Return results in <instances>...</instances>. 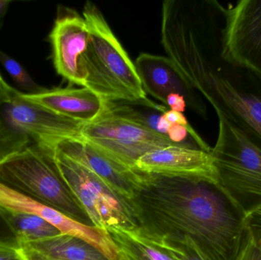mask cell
<instances>
[{"instance_id":"6da1fadb","label":"cell","mask_w":261,"mask_h":260,"mask_svg":"<svg viewBox=\"0 0 261 260\" xmlns=\"http://www.w3.org/2000/svg\"><path fill=\"white\" fill-rule=\"evenodd\" d=\"M222 4L216 0H166L161 43L186 80L216 113L261 137V78L222 55Z\"/></svg>"},{"instance_id":"7a4b0ae2","label":"cell","mask_w":261,"mask_h":260,"mask_svg":"<svg viewBox=\"0 0 261 260\" xmlns=\"http://www.w3.org/2000/svg\"><path fill=\"white\" fill-rule=\"evenodd\" d=\"M141 174L128 201L137 227L150 235L193 238L213 260H234L246 234L245 217L219 186Z\"/></svg>"},{"instance_id":"3957f363","label":"cell","mask_w":261,"mask_h":260,"mask_svg":"<svg viewBox=\"0 0 261 260\" xmlns=\"http://www.w3.org/2000/svg\"><path fill=\"white\" fill-rule=\"evenodd\" d=\"M83 17L89 32L83 58L84 86L105 102L147 100L135 63L113 33L99 8L87 1Z\"/></svg>"},{"instance_id":"277c9868","label":"cell","mask_w":261,"mask_h":260,"mask_svg":"<svg viewBox=\"0 0 261 260\" xmlns=\"http://www.w3.org/2000/svg\"><path fill=\"white\" fill-rule=\"evenodd\" d=\"M219 133L212 157L221 190L246 216L261 207V137L216 113Z\"/></svg>"},{"instance_id":"5b68a950","label":"cell","mask_w":261,"mask_h":260,"mask_svg":"<svg viewBox=\"0 0 261 260\" xmlns=\"http://www.w3.org/2000/svg\"><path fill=\"white\" fill-rule=\"evenodd\" d=\"M54 151L31 143L0 163V183L82 224L92 225L60 174Z\"/></svg>"},{"instance_id":"8992f818","label":"cell","mask_w":261,"mask_h":260,"mask_svg":"<svg viewBox=\"0 0 261 260\" xmlns=\"http://www.w3.org/2000/svg\"><path fill=\"white\" fill-rule=\"evenodd\" d=\"M80 138L134 171L135 163L144 154L167 147L181 146L163 134L105 109L97 119L84 124Z\"/></svg>"},{"instance_id":"52a82bcc","label":"cell","mask_w":261,"mask_h":260,"mask_svg":"<svg viewBox=\"0 0 261 260\" xmlns=\"http://www.w3.org/2000/svg\"><path fill=\"white\" fill-rule=\"evenodd\" d=\"M54 160L92 225L104 230L137 227L128 203L113 193L91 171L57 149L54 151Z\"/></svg>"},{"instance_id":"ba28073f","label":"cell","mask_w":261,"mask_h":260,"mask_svg":"<svg viewBox=\"0 0 261 260\" xmlns=\"http://www.w3.org/2000/svg\"><path fill=\"white\" fill-rule=\"evenodd\" d=\"M222 55L261 78V0L222 5Z\"/></svg>"},{"instance_id":"9c48e42d","label":"cell","mask_w":261,"mask_h":260,"mask_svg":"<svg viewBox=\"0 0 261 260\" xmlns=\"http://www.w3.org/2000/svg\"><path fill=\"white\" fill-rule=\"evenodd\" d=\"M15 97L0 106V115L14 129L29 137L32 143L55 150L63 140L80 138L84 124L51 110Z\"/></svg>"},{"instance_id":"30bf717a","label":"cell","mask_w":261,"mask_h":260,"mask_svg":"<svg viewBox=\"0 0 261 260\" xmlns=\"http://www.w3.org/2000/svg\"><path fill=\"white\" fill-rule=\"evenodd\" d=\"M88 39L84 17L74 9L59 6L49 40L57 73L71 84L83 86L85 84L83 58Z\"/></svg>"},{"instance_id":"8fae6325","label":"cell","mask_w":261,"mask_h":260,"mask_svg":"<svg viewBox=\"0 0 261 260\" xmlns=\"http://www.w3.org/2000/svg\"><path fill=\"white\" fill-rule=\"evenodd\" d=\"M135 171L145 175L205 182L219 186L210 153L182 146H170L144 154Z\"/></svg>"},{"instance_id":"7c38bea8","label":"cell","mask_w":261,"mask_h":260,"mask_svg":"<svg viewBox=\"0 0 261 260\" xmlns=\"http://www.w3.org/2000/svg\"><path fill=\"white\" fill-rule=\"evenodd\" d=\"M143 89L165 104L170 95H179L187 108L203 119H208L206 105L202 96L193 88L168 56L141 53L135 62Z\"/></svg>"},{"instance_id":"4fadbf2b","label":"cell","mask_w":261,"mask_h":260,"mask_svg":"<svg viewBox=\"0 0 261 260\" xmlns=\"http://www.w3.org/2000/svg\"><path fill=\"white\" fill-rule=\"evenodd\" d=\"M56 149L91 171L119 198L127 203L133 198L140 172L127 169L81 138L63 140Z\"/></svg>"},{"instance_id":"5bb4252c","label":"cell","mask_w":261,"mask_h":260,"mask_svg":"<svg viewBox=\"0 0 261 260\" xmlns=\"http://www.w3.org/2000/svg\"><path fill=\"white\" fill-rule=\"evenodd\" d=\"M0 209L41 217L57 227L61 234L83 240L97 250H102L108 243V235L103 229L82 224L2 183H0Z\"/></svg>"},{"instance_id":"9a60e30c","label":"cell","mask_w":261,"mask_h":260,"mask_svg":"<svg viewBox=\"0 0 261 260\" xmlns=\"http://www.w3.org/2000/svg\"><path fill=\"white\" fill-rule=\"evenodd\" d=\"M18 96L24 100L82 123H88L97 119L105 108L106 102L86 87L45 89L35 94L19 92Z\"/></svg>"},{"instance_id":"2e32d148","label":"cell","mask_w":261,"mask_h":260,"mask_svg":"<svg viewBox=\"0 0 261 260\" xmlns=\"http://www.w3.org/2000/svg\"><path fill=\"white\" fill-rule=\"evenodd\" d=\"M18 250L21 260H110L86 241L64 234L20 244Z\"/></svg>"},{"instance_id":"e0dca14e","label":"cell","mask_w":261,"mask_h":260,"mask_svg":"<svg viewBox=\"0 0 261 260\" xmlns=\"http://www.w3.org/2000/svg\"><path fill=\"white\" fill-rule=\"evenodd\" d=\"M125 260H173L138 227L107 229Z\"/></svg>"},{"instance_id":"ac0fdd59","label":"cell","mask_w":261,"mask_h":260,"mask_svg":"<svg viewBox=\"0 0 261 260\" xmlns=\"http://www.w3.org/2000/svg\"><path fill=\"white\" fill-rule=\"evenodd\" d=\"M6 222L20 244L39 241L60 235L61 232L41 217L1 210Z\"/></svg>"},{"instance_id":"d6986e66","label":"cell","mask_w":261,"mask_h":260,"mask_svg":"<svg viewBox=\"0 0 261 260\" xmlns=\"http://www.w3.org/2000/svg\"><path fill=\"white\" fill-rule=\"evenodd\" d=\"M144 232L173 260H213L200 245L190 237L154 235Z\"/></svg>"},{"instance_id":"ffe728a7","label":"cell","mask_w":261,"mask_h":260,"mask_svg":"<svg viewBox=\"0 0 261 260\" xmlns=\"http://www.w3.org/2000/svg\"><path fill=\"white\" fill-rule=\"evenodd\" d=\"M32 143L28 136L16 131L0 115V163Z\"/></svg>"},{"instance_id":"44dd1931","label":"cell","mask_w":261,"mask_h":260,"mask_svg":"<svg viewBox=\"0 0 261 260\" xmlns=\"http://www.w3.org/2000/svg\"><path fill=\"white\" fill-rule=\"evenodd\" d=\"M0 63L8 74L21 90L26 94H35L44 91L45 88L35 82L25 69L13 58L0 50Z\"/></svg>"},{"instance_id":"7402d4cb","label":"cell","mask_w":261,"mask_h":260,"mask_svg":"<svg viewBox=\"0 0 261 260\" xmlns=\"http://www.w3.org/2000/svg\"><path fill=\"white\" fill-rule=\"evenodd\" d=\"M234 260H261V239L246 226V234Z\"/></svg>"},{"instance_id":"603a6c76","label":"cell","mask_w":261,"mask_h":260,"mask_svg":"<svg viewBox=\"0 0 261 260\" xmlns=\"http://www.w3.org/2000/svg\"><path fill=\"white\" fill-rule=\"evenodd\" d=\"M0 244L18 247V241L12 229L6 222L1 211H0Z\"/></svg>"},{"instance_id":"cb8c5ba5","label":"cell","mask_w":261,"mask_h":260,"mask_svg":"<svg viewBox=\"0 0 261 260\" xmlns=\"http://www.w3.org/2000/svg\"><path fill=\"white\" fill-rule=\"evenodd\" d=\"M245 224L253 234L261 239V207L245 217Z\"/></svg>"},{"instance_id":"d4e9b609","label":"cell","mask_w":261,"mask_h":260,"mask_svg":"<svg viewBox=\"0 0 261 260\" xmlns=\"http://www.w3.org/2000/svg\"><path fill=\"white\" fill-rule=\"evenodd\" d=\"M18 90L9 85L0 73V106L15 97Z\"/></svg>"},{"instance_id":"484cf974","label":"cell","mask_w":261,"mask_h":260,"mask_svg":"<svg viewBox=\"0 0 261 260\" xmlns=\"http://www.w3.org/2000/svg\"><path fill=\"white\" fill-rule=\"evenodd\" d=\"M166 105L168 106L169 109L181 113L184 112L187 108V102L184 98L176 94L170 95L167 97Z\"/></svg>"},{"instance_id":"4316f807","label":"cell","mask_w":261,"mask_h":260,"mask_svg":"<svg viewBox=\"0 0 261 260\" xmlns=\"http://www.w3.org/2000/svg\"><path fill=\"white\" fill-rule=\"evenodd\" d=\"M0 260H21L18 247L0 244Z\"/></svg>"},{"instance_id":"83f0119b","label":"cell","mask_w":261,"mask_h":260,"mask_svg":"<svg viewBox=\"0 0 261 260\" xmlns=\"http://www.w3.org/2000/svg\"><path fill=\"white\" fill-rule=\"evenodd\" d=\"M11 3H12V1L10 0H0V28L3 25L5 15H6V12H7Z\"/></svg>"},{"instance_id":"f1b7e54d","label":"cell","mask_w":261,"mask_h":260,"mask_svg":"<svg viewBox=\"0 0 261 260\" xmlns=\"http://www.w3.org/2000/svg\"><path fill=\"white\" fill-rule=\"evenodd\" d=\"M119 260H125V258H124L123 256H122V255L119 254Z\"/></svg>"}]
</instances>
